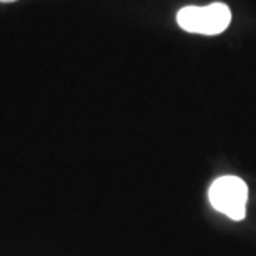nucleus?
Segmentation results:
<instances>
[{
	"label": "nucleus",
	"mask_w": 256,
	"mask_h": 256,
	"mask_svg": "<svg viewBox=\"0 0 256 256\" xmlns=\"http://www.w3.org/2000/svg\"><path fill=\"white\" fill-rule=\"evenodd\" d=\"M176 22L190 34L218 35L224 32L232 22V10L222 2L204 7H185L176 14Z\"/></svg>",
	"instance_id": "1"
},
{
	"label": "nucleus",
	"mask_w": 256,
	"mask_h": 256,
	"mask_svg": "<svg viewBox=\"0 0 256 256\" xmlns=\"http://www.w3.org/2000/svg\"><path fill=\"white\" fill-rule=\"evenodd\" d=\"M210 202L220 213L232 220H243L246 213L248 186L238 176H222L210 186Z\"/></svg>",
	"instance_id": "2"
},
{
	"label": "nucleus",
	"mask_w": 256,
	"mask_h": 256,
	"mask_svg": "<svg viewBox=\"0 0 256 256\" xmlns=\"http://www.w3.org/2000/svg\"><path fill=\"white\" fill-rule=\"evenodd\" d=\"M0 2H14V0H0Z\"/></svg>",
	"instance_id": "3"
}]
</instances>
